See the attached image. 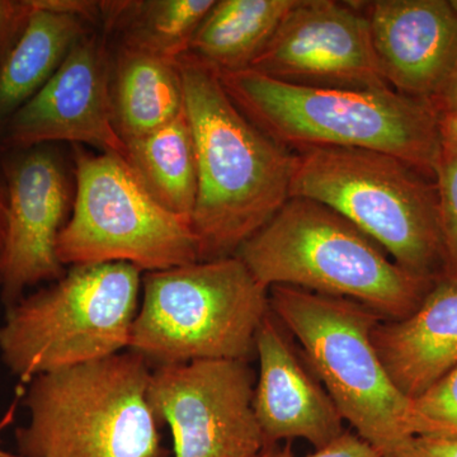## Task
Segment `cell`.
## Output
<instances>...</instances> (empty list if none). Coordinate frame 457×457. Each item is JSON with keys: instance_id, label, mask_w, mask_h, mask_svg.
I'll return each instance as SVG.
<instances>
[{"instance_id": "cell-30", "label": "cell", "mask_w": 457, "mask_h": 457, "mask_svg": "<svg viewBox=\"0 0 457 457\" xmlns=\"http://www.w3.org/2000/svg\"><path fill=\"white\" fill-rule=\"evenodd\" d=\"M16 403L14 402V404H12V407L9 408V411H7V414H5L4 418H3L2 420H0V433H2L3 429L5 428L8 425H11L12 420H13L14 417V411H16ZM0 457H20L17 455V453H8L7 450L3 449L2 447V442H0Z\"/></svg>"}, {"instance_id": "cell-9", "label": "cell", "mask_w": 457, "mask_h": 457, "mask_svg": "<svg viewBox=\"0 0 457 457\" xmlns=\"http://www.w3.org/2000/svg\"><path fill=\"white\" fill-rule=\"evenodd\" d=\"M74 147L73 206L57 240L64 266L122 262L155 272L198 262L191 224L156 203L122 156Z\"/></svg>"}, {"instance_id": "cell-26", "label": "cell", "mask_w": 457, "mask_h": 457, "mask_svg": "<svg viewBox=\"0 0 457 457\" xmlns=\"http://www.w3.org/2000/svg\"><path fill=\"white\" fill-rule=\"evenodd\" d=\"M305 457H381V453L359 435L345 432L324 449L315 450L314 453Z\"/></svg>"}, {"instance_id": "cell-28", "label": "cell", "mask_w": 457, "mask_h": 457, "mask_svg": "<svg viewBox=\"0 0 457 457\" xmlns=\"http://www.w3.org/2000/svg\"><path fill=\"white\" fill-rule=\"evenodd\" d=\"M7 183H5L3 168H0V287L3 281V266H4L5 242H7Z\"/></svg>"}, {"instance_id": "cell-29", "label": "cell", "mask_w": 457, "mask_h": 457, "mask_svg": "<svg viewBox=\"0 0 457 457\" xmlns=\"http://www.w3.org/2000/svg\"><path fill=\"white\" fill-rule=\"evenodd\" d=\"M438 129L444 149L457 150V113L438 116Z\"/></svg>"}, {"instance_id": "cell-2", "label": "cell", "mask_w": 457, "mask_h": 457, "mask_svg": "<svg viewBox=\"0 0 457 457\" xmlns=\"http://www.w3.org/2000/svg\"><path fill=\"white\" fill-rule=\"evenodd\" d=\"M234 104L273 141L296 153L318 147L374 150L435 179L442 154L438 113L392 87L329 88L257 71L219 74Z\"/></svg>"}, {"instance_id": "cell-3", "label": "cell", "mask_w": 457, "mask_h": 457, "mask_svg": "<svg viewBox=\"0 0 457 457\" xmlns=\"http://www.w3.org/2000/svg\"><path fill=\"white\" fill-rule=\"evenodd\" d=\"M254 278L363 303L387 320L411 314L436 279L403 270L326 204L291 197L237 251Z\"/></svg>"}, {"instance_id": "cell-15", "label": "cell", "mask_w": 457, "mask_h": 457, "mask_svg": "<svg viewBox=\"0 0 457 457\" xmlns=\"http://www.w3.org/2000/svg\"><path fill=\"white\" fill-rule=\"evenodd\" d=\"M260 375L253 411L264 449L303 438L324 449L345 433L343 418L332 398L309 374L273 315H267L255 336Z\"/></svg>"}, {"instance_id": "cell-4", "label": "cell", "mask_w": 457, "mask_h": 457, "mask_svg": "<svg viewBox=\"0 0 457 457\" xmlns=\"http://www.w3.org/2000/svg\"><path fill=\"white\" fill-rule=\"evenodd\" d=\"M149 361L126 350L37 376L16 431L20 457H168L147 400Z\"/></svg>"}, {"instance_id": "cell-20", "label": "cell", "mask_w": 457, "mask_h": 457, "mask_svg": "<svg viewBox=\"0 0 457 457\" xmlns=\"http://www.w3.org/2000/svg\"><path fill=\"white\" fill-rule=\"evenodd\" d=\"M216 0L101 2L102 31L117 46L179 62Z\"/></svg>"}, {"instance_id": "cell-24", "label": "cell", "mask_w": 457, "mask_h": 457, "mask_svg": "<svg viewBox=\"0 0 457 457\" xmlns=\"http://www.w3.org/2000/svg\"><path fill=\"white\" fill-rule=\"evenodd\" d=\"M383 457H457V435H414Z\"/></svg>"}, {"instance_id": "cell-13", "label": "cell", "mask_w": 457, "mask_h": 457, "mask_svg": "<svg viewBox=\"0 0 457 457\" xmlns=\"http://www.w3.org/2000/svg\"><path fill=\"white\" fill-rule=\"evenodd\" d=\"M3 164L7 183V242L2 302L11 308L25 291L65 275L57 240L73 206L64 159L54 145L14 150Z\"/></svg>"}, {"instance_id": "cell-10", "label": "cell", "mask_w": 457, "mask_h": 457, "mask_svg": "<svg viewBox=\"0 0 457 457\" xmlns=\"http://www.w3.org/2000/svg\"><path fill=\"white\" fill-rule=\"evenodd\" d=\"M248 361L200 360L158 366L147 400L170 426L174 457H252L264 449Z\"/></svg>"}, {"instance_id": "cell-25", "label": "cell", "mask_w": 457, "mask_h": 457, "mask_svg": "<svg viewBox=\"0 0 457 457\" xmlns=\"http://www.w3.org/2000/svg\"><path fill=\"white\" fill-rule=\"evenodd\" d=\"M31 0H0V66L31 16Z\"/></svg>"}, {"instance_id": "cell-17", "label": "cell", "mask_w": 457, "mask_h": 457, "mask_svg": "<svg viewBox=\"0 0 457 457\" xmlns=\"http://www.w3.org/2000/svg\"><path fill=\"white\" fill-rule=\"evenodd\" d=\"M25 29L0 66V129L59 71L75 45L95 31L86 18L31 0Z\"/></svg>"}, {"instance_id": "cell-8", "label": "cell", "mask_w": 457, "mask_h": 457, "mask_svg": "<svg viewBox=\"0 0 457 457\" xmlns=\"http://www.w3.org/2000/svg\"><path fill=\"white\" fill-rule=\"evenodd\" d=\"M143 270L130 263L73 266L7 309L0 357L21 383L129 350Z\"/></svg>"}, {"instance_id": "cell-27", "label": "cell", "mask_w": 457, "mask_h": 457, "mask_svg": "<svg viewBox=\"0 0 457 457\" xmlns=\"http://www.w3.org/2000/svg\"><path fill=\"white\" fill-rule=\"evenodd\" d=\"M431 104L438 116L457 113V53L446 79L437 95L431 99Z\"/></svg>"}, {"instance_id": "cell-11", "label": "cell", "mask_w": 457, "mask_h": 457, "mask_svg": "<svg viewBox=\"0 0 457 457\" xmlns=\"http://www.w3.org/2000/svg\"><path fill=\"white\" fill-rule=\"evenodd\" d=\"M251 71L281 82L329 88H383L359 3L297 0Z\"/></svg>"}, {"instance_id": "cell-14", "label": "cell", "mask_w": 457, "mask_h": 457, "mask_svg": "<svg viewBox=\"0 0 457 457\" xmlns=\"http://www.w3.org/2000/svg\"><path fill=\"white\" fill-rule=\"evenodd\" d=\"M361 4L385 82L402 95L431 102L457 53L456 9L447 0Z\"/></svg>"}, {"instance_id": "cell-7", "label": "cell", "mask_w": 457, "mask_h": 457, "mask_svg": "<svg viewBox=\"0 0 457 457\" xmlns=\"http://www.w3.org/2000/svg\"><path fill=\"white\" fill-rule=\"evenodd\" d=\"M270 309L296 337L343 420L381 457L417 435L413 400L394 384L372 342L381 315L353 300L291 286L270 287Z\"/></svg>"}, {"instance_id": "cell-23", "label": "cell", "mask_w": 457, "mask_h": 457, "mask_svg": "<svg viewBox=\"0 0 457 457\" xmlns=\"http://www.w3.org/2000/svg\"><path fill=\"white\" fill-rule=\"evenodd\" d=\"M417 435H457V365L413 400Z\"/></svg>"}, {"instance_id": "cell-6", "label": "cell", "mask_w": 457, "mask_h": 457, "mask_svg": "<svg viewBox=\"0 0 457 457\" xmlns=\"http://www.w3.org/2000/svg\"><path fill=\"white\" fill-rule=\"evenodd\" d=\"M129 350L158 366L249 361L270 288L234 257L145 272Z\"/></svg>"}, {"instance_id": "cell-1", "label": "cell", "mask_w": 457, "mask_h": 457, "mask_svg": "<svg viewBox=\"0 0 457 457\" xmlns=\"http://www.w3.org/2000/svg\"><path fill=\"white\" fill-rule=\"evenodd\" d=\"M179 66L196 149L198 262L234 257L290 200L295 154L246 119L218 71L189 55Z\"/></svg>"}, {"instance_id": "cell-5", "label": "cell", "mask_w": 457, "mask_h": 457, "mask_svg": "<svg viewBox=\"0 0 457 457\" xmlns=\"http://www.w3.org/2000/svg\"><path fill=\"white\" fill-rule=\"evenodd\" d=\"M291 197L326 204L413 275L444 273L435 179L374 150L318 147L294 153Z\"/></svg>"}, {"instance_id": "cell-21", "label": "cell", "mask_w": 457, "mask_h": 457, "mask_svg": "<svg viewBox=\"0 0 457 457\" xmlns=\"http://www.w3.org/2000/svg\"><path fill=\"white\" fill-rule=\"evenodd\" d=\"M125 161L165 210L191 224L197 198V159L187 113L126 145Z\"/></svg>"}, {"instance_id": "cell-19", "label": "cell", "mask_w": 457, "mask_h": 457, "mask_svg": "<svg viewBox=\"0 0 457 457\" xmlns=\"http://www.w3.org/2000/svg\"><path fill=\"white\" fill-rule=\"evenodd\" d=\"M297 0H219L186 55L219 74L248 71Z\"/></svg>"}, {"instance_id": "cell-16", "label": "cell", "mask_w": 457, "mask_h": 457, "mask_svg": "<svg viewBox=\"0 0 457 457\" xmlns=\"http://www.w3.org/2000/svg\"><path fill=\"white\" fill-rule=\"evenodd\" d=\"M372 342L400 392L422 395L457 365V278L436 279L411 314L381 320Z\"/></svg>"}, {"instance_id": "cell-22", "label": "cell", "mask_w": 457, "mask_h": 457, "mask_svg": "<svg viewBox=\"0 0 457 457\" xmlns=\"http://www.w3.org/2000/svg\"><path fill=\"white\" fill-rule=\"evenodd\" d=\"M440 206L444 273L457 278V150L444 149L435 171Z\"/></svg>"}, {"instance_id": "cell-31", "label": "cell", "mask_w": 457, "mask_h": 457, "mask_svg": "<svg viewBox=\"0 0 457 457\" xmlns=\"http://www.w3.org/2000/svg\"><path fill=\"white\" fill-rule=\"evenodd\" d=\"M291 455H293V451L290 446L279 447L278 445V446L263 449L257 455L252 457H290Z\"/></svg>"}, {"instance_id": "cell-18", "label": "cell", "mask_w": 457, "mask_h": 457, "mask_svg": "<svg viewBox=\"0 0 457 457\" xmlns=\"http://www.w3.org/2000/svg\"><path fill=\"white\" fill-rule=\"evenodd\" d=\"M111 106L114 128L126 145L173 121L186 108L179 62L116 45Z\"/></svg>"}, {"instance_id": "cell-12", "label": "cell", "mask_w": 457, "mask_h": 457, "mask_svg": "<svg viewBox=\"0 0 457 457\" xmlns=\"http://www.w3.org/2000/svg\"><path fill=\"white\" fill-rule=\"evenodd\" d=\"M112 49L104 31L75 45L59 71L2 128L8 149L71 143L128 155L114 128L111 106Z\"/></svg>"}]
</instances>
